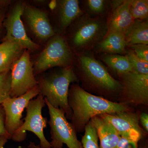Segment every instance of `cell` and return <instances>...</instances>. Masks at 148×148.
<instances>
[{
  "label": "cell",
  "mask_w": 148,
  "mask_h": 148,
  "mask_svg": "<svg viewBox=\"0 0 148 148\" xmlns=\"http://www.w3.org/2000/svg\"><path fill=\"white\" fill-rule=\"evenodd\" d=\"M68 103L73 113L71 123L77 132L84 131L85 126L94 117L133 110L128 106L90 94L76 83L69 88Z\"/></svg>",
  "instance_id": "cell-1"
},
{
  "label": "cell",
  "mask_w": 148,
  "mask_h": 148,
  "mask_svg": "<svg viewBox=\"0 0 148 148\" xmlns=\"http://www.w3.org/2000/svg\"><path fill=\"white\" fill-rule=\"evenodd\" d=\"M75 72L80 87L92 95L117 102L121 85L101 62L87 53L81 54Z\"/></svg>",
  "instance_id": "cell-2"
},
{
  "label": "cell",
  "mask_w": 148,
  "mask_h": 148,
  "mask_svg": "<svg viewBox=\"0 0 148 148\" xmlns=\"http://www.w3.org/2000/svg\"><path fill=\"white\" fill-rule=\"evenodd\" d=\"M36 79L40 94L51 106L64 111L66 119L71 121L73 113L68 103L69 88L71 84L78 82L71 66L61 68Z\"/></svg>",
  "instance_id": "cell-3"
},
{
  "label": "cell",
  "mask_w": 148,
  "mask_h": 148,
  "mask_svg": "<svg viewBox=\"0 0 148 148\" xmlns=\"http://www.w3.org/2000/svg\"><path fill=\"white\" fill-rule=\"evenodd\" d=\"M75 21L71 42L75 49L82 53L95 47L108 31V21L100 16L92 17L83 14Z\"/></svg>",
  "instance_id": "cell-4"
},
{
  "label": "cell",
  "mask_w": 148,
  "mask_h": 148,
  "mask_svg": "<svg viewBox=\"0 0 148 148\" xmlns=\"http://www.w3.org/2000/svg\"><path fill=\"white\" fill-rule=\"evenodd\" d=\"M46 105L45 98L38 94L32 99L26 108V116L22 125L14 133L11 139L15 142L24 141L27 136L26 131L33 132L38 138L40 145L43 148H51L50 142L46 138L44 130L47 126L48 119L42 116V111Z\"/></svg>",
  "instance_id": "cell-5"
},
{
  "label": "cell",
  "mask_w": 148,
  "mask_h": 148,
  "mask_svg": "<svg viewBox=\"0 0 148 148\" xmlns=\"http://www.w3.org/2000/svg\"><path fill=\"white\" fill-rule=\"evenodd\" d=\"M121 85L117 102L133 108L148 106V75L134 71L117 73Z\"/></svg>",
  "instance_id": "cell-6"
},
{
  "label": "cell",
  "mask_w": 148,
  "mask_h": 148,
  "mask_svg": "<svg viewBox=\"0 0 148 148\" xmlns=\"http://www.w3.org/2000/svg\"><path fill=\"white\" fill-rule=\"evenodd\" d=\"M45 100L49 113L48 123L50 128L51 148H63L64 144L68 148H83L81 142L77 137V131L66 119L65 112L61 109L54 108Z\"/></svg>",
  "instance_id": "cell-7"
},
{
  "label": "cell",
  "mask_w": 148,
  "mask_h": 148,
  "mask_svg": "<svg viewBox=\"0 0 148 148\" xmlns=\"http://www.w3.org/2000/svg\"><path fill=\"white\" fill-rule=\"evenodd\" d=\"M73 56L66 40L62 36H53L40 54L35 63L34 74L41 73L55 67L71 66Z\"/></svg>",
  "instance_id": "cell-8"
},
{
  "label": "cell",
  "mask_w": 148,
  "mask_h": 148,
  "mask_svg": "<svg viewBox=\"0 0 148 148\" xmlns=\"http://www.w3.org/2000/svg\"><path fill=\"white\" fill-rule=\"evenodd\" d=\"M11 73V98L18 97L38 86L30 60V52L25 49L20 57L14 61L10 69Z\"/></svg>",
  "instance_id": "cell-9"
},
{
  "label": "cell",
  "mask_w": 148,
  "mask_h": 148,
  "mask_svg": "<svg viewBox=\"0 0 148 148\" xmlns=\"http://www.w3.org/2000/svg\"><path fill=\"white\" fill-rule=\"evenodd\" d=\"M99 116L110 123L121 137L139 143L148 134L140 126L139 114L133 111Z\"/></svg>",
  "instance_id": "cell-10"
},
{
  "label": "cell",
  "mask_w": 148,
  "mask_h": 148,
  "mask_svg": "<svg viewBox=\"0 0 148 148\" xmlns=\"http://www.w3.org/2000/svg\"><path fill=\"white\" fill-rule=\"evenodd\" d=\"M40 93L38 85L24 95L8 98L3 104L5 114V126L7 132L11 136L13 135L24 123L22 113L31 100Z\"/></svg>",
  "instance_id": "cell-11"
},
{
  "label": "cell",
  "mask_w": 148,
  "mask_h": 148,
  "mask_svg": "<svg viewBox=\"0 0 148 148\" xmlns=\"http://www.w3.org/2000/svg\"><path fill=\"white\" fill-rule=\"evenodd\" d=\"M24 5L20 3L16 4L6 20L5 25L6 34L5 40L15 43L24 49L37 50L38 49V45L27 36L21 20Z\"/></svg>",
  "instance_id": "cell-12"
},
{
  "label": "cell",
  "mask_w": 148,
  "mask_h": 148,
  "mask_svg": "<svg viewBox=\"0 0 148 148\" xmlns=\"http://www.w3.org/2000/svg\"><path fill=\"white\" fill-rule=\"evenodd\" d=\"M130 1H112V14L107 21L108 32H119L125 35L132 26L135 19L130 10Z\"/></svg>",
  "instance_id": "cell-13"
},
{
  "label": "cell",
  "mask_w": 148,
  "mask_h": 148,
  "mask_svg": "<svg viewBox=\"0 0 148 148\" xmlns=\"http://www.w3.org/2000/svg\"><path fill=\"white\" fill-rule=\"evenodd\" d=\"M24 13L30 29L38 38L46 40L54 36L55 33L45 12L24 5Z\"/></svg>",
  "instance_id": "cell-14"
},
{
  "label": "cell",
  "mask_w": 148,
  "mask_h": 148,
  "mask_svg": "<svg viewBox=\"0 0 148 148\" xmlns=\"http://www.w3.org/2000/svg\"><path fill=\"white\" fill-rule=\"evenodd\" d=\"M97 132L100 148H116L121 136L112 125L100 116L90 120Z\"/></svg>",
  "instance_id": "cell-15"
},
{
  "label": "cell",
  "mask_w": 148,
  "mask_h": 148,
  "mask_svg": "<svg viewBox=\"0 0 148 148\" xmlns=\"http://www.w3.org/2000/svg\"><path fill=\"white\" fill-rule=\"evenodd\" d=\"M127 44L124 35L116 32H108L95 46L97 51L106 54H125Z\"/></svg>",
  "instance_id": "cell-16"
},
{
  "label": "cell",
  "mask_w": 148,
  "mask_h": 148,
  "mask_svg": "<svg viewBox=\"0 0 148 148\" xmlns=\"http://www.w3.org/2000/svg\"><path fill=\"white\" fill-rule=\"evenodd\" d=\"M58 19L61 29L65 30L82 15L77 0H63L58 2Z\"/></svg>",
  "instance_id": "cell-17"
},
{
  "label": "cell",
  "mask_w": 148,
  "mask_h": 148,
  "mask_svg": "<svg viewBox=\"0 0 148 148\" xmlns=\"http://www.w3.org/2000/svg\"><path fill=\"white\" fill-rule=\"evenodd\" d=\"M23 49L18 45L9 41L0 44V73L10 70L14 61L23 53Z\"/></svg>",
  "instance_id": "cell-18"
},
{
  "label": "cell",
  "mask_w": 148,
  "mask_h": 148,
  "mask_svg": "<svg viewBox=\"0 0 148 148\" xmlns=\"http://www.w3.org/2000/svg\"><path fill=\"white\" fill-rule=\"evenodd\" d=\"M124 36L128 45L138 44L148 45V20L135 19Z\"/></svg>",
  "instance_id": "cell-19"
},
{
  "label": "cell",
  "mask_w": 148,
  "mask_h": 148,
  "mask_svg": "<svg viewBox=\"0 0 148 148\" xmlns=\"http://www.w3.org/2000/svg\"><path fill=\"white\" fill-rule=\"evenodd\" d=\"M102 59L104 63L116 74L133 71L132 66L125 55L105 53Z\"/></svg>",
  "instance_id": "cell-20"
},
{
  "label": "cell",
  "mask_w": 148,
  "mask_h": 148,
  "mask_svg": "<svg viewBox=\"0 0 148 148\" xmlns=\"http://www.w3.org/2000/svg\"><path fill=\"white\" fill-rule=\"evenodd\" d=\"M81 143L83 148H100L96 130L90 121L85 127Z\"/></svg>",
  "instance_id": "cell-21"
},
{
  "label": "cell",
  "mask_w": 148,
  "mask_h": 148,
  "mask_svg": "<svg viewBox=\"0 0 148 148\" xmlns=\"http://www.w3.org/2000/svg\"><path fill=\"white\" fill-rule=\"evenodd\" d=\"M130 10L134 19H147L148 0H130Z\"/></svg>",
  "instance_id": "cell-22"
},
{
  "label": "cell",
  "mask_w": 148,
  "mask_h": 148,
  "mask_svg": "<svg viewBox=\"0 0 148 148\" xmlns=\"http://www.w3.org/2000/svg\"><path fill=\"white\" fill-rule=\"evenodd\" d=\"M125 54L132 65L134 71L138 73L148 75V62L138 57L132 49L126 50Z\"/></svg>",
  "instance_id": "cell-23"
},
{
  "label": "cell",
  "mask_w": 148,
  "mask_h": 148,
  "mask_svg": "<svg viewBox=\"0 0 148 148\" xmlns=\"http://www.w3.org/2000/svg\"><path fill=\"white\" fill-rule=\"evenodd\" d=\"M11 80L10 70L0 73V105L10 97Z\"/></svg>",
  "instance_id": "cell-24"
},
{
  "label": "cell",
  "mask_w": 148,
  "mask_h": 148,
  "mask_svg": "<svg viewBox=\"0 0 148 148\" xmlns=\"http://www.w3.org/2000/svg\"><path fill=\"white\" fill-rule=\"evenodd\" d=\"M86 5L90 13L101 14L106 11L107 8V1L104 0H88Z\"/></svg>",
  "instance_id": "cell-25"
},
{
  "label": "cell",
  "mask_w": 148,
  "mask_h": 148,
  "mask_svg": "<svg viewBox=\"0 0 148 148\" xmlns=\"http://www.w3.org/2000/svg\"><path fill=\"white\" fill-rule=\"evenodd\" d=\"M130 49L138 57L148 62V45L143 44L130 46Z\"/></svg>",
  "instance_id": "cell-26"
},
{
  "label": "cell",
  "mask_w": 148,
  "mask_h": 148,
  "mask_svg": "<svg viewBox=\"0 0 148 148\" xmlns=\"http://www.w3.org/2000/svg\"><path fill=\"white\" fill-rule=\"evenodd\" d=\"M138 142L121 137L116 148H138Z\"/></svg>",
  "instance_id": "cell-27"
},
{
  "label": "cell",
  "mask_w": 148,
  "mask_h": 148,
  "mask_svg": "<svg viewBox=\"0 0 148 148\" xmlns=\"http://www.w3.org/2000/svg\"><path fill=\"white\" fill-rule=\"evenodd\" d=\"M0 136H5L11 139V136L7 132L5 126V114L2 105H0Z\"/></svg>",
  "instance_id": "cell-28"
},
{
  "label": "cell",
  "mask_w": 148,
  "mask_h": 148,
  "mask_svg": "<svg viewBox=\"0 0 148 148\" xmlns=\"http://www.w3.org/2000/svg\"><path fill=\"white\" fill-rule=\"evenodd\" d=\"M140 120L141 124L147 133L148 132V114L147 113L143 112L140 115Z\"/></svg>",
  "instance_id": "cell-29"
},
{
  "label": "cell",
  "mask_w": 148,
  "mask_h": 148,
  "mask_svg": "<svg viewBox=\"0 0 148 148\" xmlns=\"http://www.w3.org/2000/svg\"><path fill=\"white\" fill-rule=\"evenodd\" d=\"M8 140H10L8 137L5 136H0V148H4Z\"/></svg>",
  "instance_id": "cell-30"
},
{
  "label": "cell",
  "mask_w": 148,
  "mask_h": 148,
  "mask_svg": "<svg viewBox=\"0 0 148 148\" xmlns=\"http://www.w3.org/2000/svg\"><path fill=\"white\" fill-rule=\"evenodd\" d=\"M138 143V148H148V143L147 140H145L144 138L140 140Z\"/></svg>",
  "instance_id": "cell-31"
},
{
  "label": "cell",
  "mask_w": 148,
  "mask_h": 148,
  "mask_svg": "<svg viewBox=\"0 0 148 148\" xmlns=\"http://www.w3.org/2000/svg\"><path fill=\"white\" fill-rule=\"evenodd\" d=\"M28 148H43L39 145H36L34 142H30L29 146L27 147Z\"/></svg>",
  "instance_id": "cell-32"
},
{
  "label": "cell",
  "mask_w": 148,
  "mask_h": 148,
  "mask_svg": "<svg viewBox=\"0 0 148 148\" xmlns=\"http://www.w3.org/2000/svg\"><path fill=\"white\" fill-rule=\"evenodd\" d=\"M3 15L1 12H0V27H1V24L2 20Z\"/></svg>",
  "instance_id": "cell-33"
}]
</instances>
